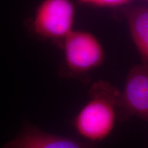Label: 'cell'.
<instances>
[{"instance_id":"6da1fadb","label":"cell","mask_w":148,"mask_h":148,"mask_svg":"<svg viewBox=\"0 0 148 148\" xmlns=\"http://www.w3.org/2000/svg\"><path fill=\"white\" fill-rule=\"evenodd\" d=\"M119 90L107 83L92 85L90 99L73 119V125L79 136L95 143L106 138L115 125Z\"/></svg>"},{"instance_id":"7a4b0ae2","label":"cell","mask_w":148,"mask_h":148,"mask_svg":"<svg viewBox=\"0 0 148 148\" xmlns=\"http://www.w3.org/2000/svg\"><path fill=\"white\" fill-rule=\"evenodd\" d=\"M75 13L71 0H42L35 12L33 29L42 38L63 40L73 30Z\"/></svg>"},{"instance_id":"3957f363","label":"cell","mask_w":148,"mask_h":148,"mask_svg":"<svg viewBox=\"0 0 148 148\" xmlns=\"http://www.w3.org/2000/svg\"><path fill=\"white\" fill-rule=\"evenodd\" d=\"M62 47L64 62L75 73L95 69L103 64L106 57L100 40L88 31L73 29L63 39Z\"/></svg>"},{"instance_id":"277c9868","label":"cell","mask_w":148,"mask_h":148,"mask_svg":"<svg viewBox=\"0 0 148 148\" xmlns=\"http://www.w3.org/2000/svg\"><path fill=\"white\" fill-rule=\"evenodd\" d=\"M148 119V66L142 63L130 71L123 92L116 103V119L125 121L132 116Z\"/></svg>"},{"instance_id":"5b68a950","label":"cell","mask_w":148,"mask_h":148,"mask_svg":"<svg viewBox=\"0 0 148 148\" xmlns=\"http://www.w3.org/2000/svg\"><path fill=\"white\" fill-rule=\"evenodd\" d=\"M3 148H95V144L50 134L27 125Z\"/></svg>"},{"instance_id":"8992f818","label":"cell","mask_w":148,"mask_h":148,"mask_svg":"<svg viewBox=\"0 0 148 148\" xmlns=\"http://www.w3.org/2000/svg\"><path fill=\"white\" fill-rule=\"evenodd\" d=\"M131 38L141 58L142 62L148 64V9L137 6L126 12Z\"/></svg>"},{"instance_id":"52a82bcc","label":"cell","mask_w":148,"mask_h":148,"mask_svg":"<svg viewBox=\"0 0 148 148\" xmlns=\"http://www.w3.org/2000/svg\"><path fill=\"white\" fill-rule=\"evenodd\" d=\"M132 1L134 0H77V3L97 8H115L126 5Z\"/></svg>"}]
</instances>
